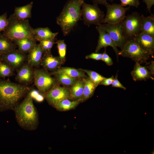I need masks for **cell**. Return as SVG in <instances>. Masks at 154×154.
<instances>
[{
	"label": "cell",
	"mask_w": 154,
	"mask_h": 154,
	"mask_svg": "<svg viewBox=\"0 0 154 154\" xmlns=\"http://www.w3.org/2000/svg\"><path fill=\"white\" fill-rule=\"evenodd\" d=\"M30 90L25 85L0 79V112L13 110Z\"/></svg>",
	"instance_id": "obj_1"
},
{
	"label": "cell",
	"mask_w": 154,
	"mask_h": 154,
	"mask_svg": "<svg viewBox=\"0 0 154 154\" xmlns=\"http://www.w3.org/2000/svg\"><path fill=\"white\" fill-rule=\"evenodd\" d=\"M33 99L29 92L24 100L13 110L19 126L25 130L30 131L36 130L39 123L38 113Z\"/></svg>",
	"instance_id": "obj_2"
},
{
	"label": "cell",
	"mask_w": 154,
	"mask_h": 154,
	"mask_svg": "<svg viewBox=\"0 0 154 154\" xmlns=\"http://www.w3.org/2000/svg\"><path fill=\"white\" fill-rule=\"evenodd\" d=\"M84 2L82 0H68L56 18V23L64 36L68 35L82 19L81 7Z\"/></svg>",
	"instance_id": "obj_3"
},
{
	"label": "cell",
	"mask_w": 154,
	"mask_h": 154,
	"mask_svg": "<svg viewBox=\"0 0 154 154\" xmlns=\"http://www.w3.org/2000/svg\"><path fill=\"white\" fill-rule=\"evenodd\" d=\"M8 25L3 34L12 41L25 37L35 39L34 29L28 19L21 20L16 18L13 15L8 19Z\"/></svg>",
	"instance_id": "obj_4"
},
{
	"label": "cell",
	"mask_w": 154,
	"mask_h": 154,
	"mask_svg": "<svg viewBox=\"0 0 154 154\" xmlns=\"http://www.w3.org/2000/svg\"><path fill=\"white\" fill-rule=\"evenodd\" d=\"M121 49L119 55L129 58L140 64L146 63L151 57L133 39H127Z\"/></svg>",
	"instance_id": "obj_5"
},
{
	"label": "cell",
	"mask_w": 154,
	"mask_h": 154,
	"mask_svg": "<svg viewBox=\"0 0 154 154\" xmlns=\"http://www.w3.org/2000/svg\"><path fill=\"white\" fill-rule=\"evenodd\" d=\"M82 7L81 17L84 25L89 27L92 25L98 26L102 23L105 14L98 5L88 4L84 1Z\"/></svg>",
	"instance_id": "obj_6"
},
{
	"label": "cell",
	"mask_w": 154,
	"mask_h": 154,
	"mask_svg": "<svg viewBox=\"0 0 154 154\" xmlns=\"http://www.w3.org/2000/svg\"><path fill=\"white\" fill-rule=\"evenodd\" d=\"M142 17L139 13L135 12L126 16L122 22L123 32L127 39H133L141 32Z\"/></svg>",
	"instance_id": "obj_7"
},
{
	"label": "cell",
	"mask_w": 154,
	"mask_h": 154,
	"mask_svg": "<svg viewBox=\"0 0 154 154\" xmlns=\"http://www.w3.org/2000/svg\"><path fill=\"white\" fill-rule=\"evenodd\" d=\"M105 6L107 12L102 24H116L123 21L126 17V12L130 7L129 6L124 7L121 4L114 3L110 4L108 3Z\"/></svg>",
	"instance_id": "obj_8"
},
{
	"label": "cell",
	"mask_w": 154,
	"mask_h": 154,
	"mask_svg": "<svg viewBox=\"0 0 154 154\" xmlns=\"http://www.w3.org/2000/svg\"><path fill=\"white\" fill-rule=\"evenodd\" d=\"M33 79L38 92L42 95L56 84L54 79L42 69H36L33 70Z\"/></svg>",
	"instance_id": "obj_9"
},
{
	"label": "cell",
	"mask_w": 154,
	"mask_h": 154,
	"mask_svg": "<svg viewBox=\"0 0 154 154\" xmlns=\"http://www.w3.org/2000/svg\"><path fill=\"white\" fill-rule=\"evenodd\" d=\"M122 22L116 24L105 23L100 25L109 35L117 47L121 49L127 40L123 32Z\"/></svg>",
	"instance_id": "obj_10"
},
{
	"label": "cell",
	"mask_w": 154,
	"mask_h": 154,
	"mask_svg": "<svg viewBox=\"0 0 154 154\" xmlns=\"http://www.w3.org/2000/svg\"><path fill=\"white\" fill-rule=\"evenodd\" d=\"M43 95L48 104L52 106L62 100L70 99L69 90L57 84Z\"/></svg>",
	"instance_id": "obj_11"
},
{
	"label": "cell",
	"mask_w": 154,
	"mask_h": 154,
	"mask_svg": "<svg viewBox=\"0 0 154 154\" xmlns=\"http://www.w3.org/2000/svg\"><path fill=\"white\" fill-rule=\"evenodd\" d=\"M27 58L25 53L16 49L0 56V59L8 64L13 69L21 67Z\"/></svg>",
	"instance_id": "obj_12"
},
{
	"label": "cell",
	"mask_w": 154,
	"mask_h": 154,
	"mask_svg": "<svg viewBox=\"0 0 154 154\" xmlns=\"http://www.w3.org/2000/svg\"><path fill=\"white\" fill-rule=\"evenodd\" d=\"M96 29L99 33V36L95 52H98L102 48L110 46L113 48L115 52L118 59L120 50H118L114 41L108 33L100 25L96 26Z\"/></svg>",
	"instance_id": "obj_13"
},
{
	"label": "cell",
	"mask_w": 154,
	"mask_h": 154,
	"mask_svg": "<svg viewBox=\"0 0 154 154\" xmlns=\"http://www.w3.org/2000/svg\"><path fill=\"white\" fill-rule=\"evenodd\" d=\"M145 51L153 57L154 53V36L141 32L133 39Z\"/></svg>",
	"instance_id": "obj_14"
},
{
	"label": "cell",
	"mask_w": 154,
	"mask_h": 154,
	"mask_svg": "<svg viewBox=\"0 0 154 154\" xmlns=\"http://www.w3.org/2000/svg\"><path fill=\"white\" fill-rule=\"evenodd\" d=\"M44 53L40 44H37L28 52L27 64L32 67L38 66L40 64Z\"/></svg>",
	"instance_id": "obj_15"
},
{
	"label": "cell",
	"mask_w": 154,
	"mask_h": 154,
	"mask_svg": "<svg viewBox=\"0 0 154 154\" xmlns=\"http://www.w3.org/2000/svg\"><path fill=\"white\" fill-rule=\"evenodd\" d=\"M16 80L20 83L28 84L33 78V70L28 64H23L18 70Z\"/></svg>",
	"instance_id": "obj_16"
},
{
	"label": "cell",
	"mask_w": 154,
	"mask_h": 154,
	"mask_svg": "<svg viewBox=\"0 0 154 154\" xmlns=\"http://www.w3.org/2000/svg\"><path fill=\"white\" fill-rule=\"evenodd\" d=\"M131 74L133 80L135 81L145 80L150 78L153 80L150 72L145 67L142 66L137 62H135L133 70Z\"/></svg>",
	"instance_id": "obj_17"
},
{
	"label": "cell",
	"mask_w": 154,
	"mask_h": 154,
	"mask_svg": "<svg viewBox=\"0 0 154 154\" xmlns=\"http://www.w3.org/2000/svg\"><path fill=\"white\" fill-rule=\"evenodd\" d=\"M44 54L40 64L45 69L53 70L59 68L62 60L59 57L54 56L51 53Z\"/></svg>",
	"instance_id": "obj_18"
},
{
	"label": "cell",
	"mask_w": 154,
	"mask_h": 154,
	"mask_svg": "<svg viewBox=\"0 0 154 154\" xmlns=\"http://www.w3.org/2000/svg\"><path fill=\"white\" fill-rule=\"evenodd\" d=\"M35 39L39 42L42 40L55 38L58 32L53 33L48 27L37 28L33 30Z\"/></svg>",
	"instance_id": "obj_19"
},
{
	"label": "cell",
	"mask_w": 154,
	"mask_h": 154,
	"mask_svg": "<svg viewBox=\"0 0 154 154\" xmlns=\"http://www.w3.org/2000/svg\"><path fill=\"white\" fill-rule=\"evenodd\" d=\"M84 86L83 80H77L70 90V99L72 100H80L83 96Z\"/></svg>",
	"instance_id": "obj_20"
},
{
	"label": "cell",
	"mask_w": 154,
	"mask_h": 154,
	"mask_svg": "<svg viewBox=\"0 0 154 154\" xmlns=\"http://www.w3.org/2000/svg\"><path fill=\"white\" fill-rule=\"evenodd\" d=\"M36 40L27 37L14 41L18 47V50L24 53L28 52L36 44Z\"/></svg>",
	"instance_id": "obj_21"
},
{
	"label": "cell",
	"mask_w": 154,
	"mask_h": 154,
	"mask_svg": "<svg viewBox=\"0 0 154 154\" xmlns=\"http://www.w3.org/2000/svg\"><path fill=\"white\" fill-rule=\"evenodd\" d=\"M33 2H31L25 5L15 7L13 15L17 19L25 20L31 17V9Z\"/></svg>",
	"instance_id": "obj_22"
},
{
	"label": "cell",
	"mask_w": 154,
	"mask_h": 154,
	"mask_svg": "<svg viewBox=\"0 0 154 154\" xmlns=\"http://www.w3.org/2000/svg\"><path fill=\"white\" fill-rule=\"evenodd\" d=\"M142 17L141 31L154 36V15L151 14L149 16L145 17L143 15Z\"/></svg>",
	"instance_id": "obj_23"
},
{
	"label": "cell",
	"mask_w": 154,
	"mask_h": 154,
	"mask_svg": "<svg viewBox=\"0 0 154 154\" xmlns=\"http://www.w3.org/2000/svg\"><path fill=\"white\" fill-rule=\"evenodd\" d=\"M69 99L62 100L55 104L53 107L59 111H67L74 109L82 102L80 100H71Z\"/></svg>",
	"instance_id": "obj_24"
},
{
	"label": "cell",
	"mask_w": 154,
	"mask_h": 154,
	"mask_svg": "<svg viewBox=\"0 0 154 154\" xmlns=\"http://www.w3.org/2000/svg\"><path fill=\"white\" fill-rule=\"evenodd\" d=\"M62 73L72 78H77L80 77H85L86 76L84 72L79 69L74 68L64 67L59 68L52 73L53 74Z\"/></svg>",
	"instance_id": "obj_25"
},
{
	"label": "cell",
	"mask_w": 154,
	"mask_h": 154,
	"mask_svg": "<svg viewBox=\"0 0 154 154\" xmlns=\"http://www.w3.org/2000/svg\"><path fill=\"white\" fill-rule=\"evenodd\" d=\"M83 80L84 82V86L83 95L81 99L82 102L92 97L97 87L89 78H84Z\"/></svg>",
	"instance_id": "obj_26"
},
{
	"label": "cell",
	"mask_w": 154,
	"mask_h": 154,
	"mask_svg": "<svg viewBox=\"0 0 154 154\" xmlns=\"http://www.w3.org/2000/svg\"><path fill=\"white\" fill-rule=\"evenodd\" d=\"M15 44L13 41L3 34L0 33V54L1 55L15 49Z\"/></svg>",
	"instance_id": "obj_27"
},
{
	"label": "cell",
	"mask_w": 154,
	"mask_h": 154,
	"mask_svg": "<svg viewBox=\"0 0 154 154\" xmlns=\"http://www.w3.org/2000/svg\"><path fill=\"white\" fill-rule=\"evenodd\" d=\"M54 75L57 81L59 83L66 86L73 85L76 82V78L70 77L66 74L58 73Z\"/></svg>",
	"instance_id": "obj_28"
},
{
	"label": "cell",
	"mask_w": 154,
	"mask_h": 154,
	"mask_svg": "<svg viewBox=\"0 0 154 154\" xmlns=\"http://www.w3.org/2000/svg\"><path fill=\"white\" fill-rule=\"evenodd\" d=\"M79 69L86 73L89 78L97 86L106 78L94 71L81 68Z\"/></svg>",
	"instance_id": "obj_29"
},
{
	"label": "cell",
	"mask_w": 154,
	"mask_h": 154,
	"mask_svg": "<svg viewBox=\"0 0 154 154\" xmlns=\"http://www.w3.org/2000/svg\"><path fill=\"white\" fill-rule=\"evenodd\" d=\"M13 69L8 64L0 59V77L5 78L13 74Z\"/></svg>",
	"instance_id": "obj_30"
},
{
	"label": "cell",
	"mask_w": 154,
	"mask_h": 154,
	"mask_svg": "<svg viewBox=\"0 0 154 154\" xmlns=\"http://www.w3.org/2000/svg\"><path fill=\"white\" fill-rule=\"evenodd\" d=\"M55 38L49 40H44L40 41V45L44 52V54L51 53V49L54 45L56 43Z\"/></svg>",
	"instance_id": "obj_31"
},
{
	"label": "cell",
	"mask_w": 154,
	"mask_h": 154,
	"mask_svg": "<svg viewBox=\"0 0 154 154\" xmlns=\"http://www.w3.org/2000/svg\"><path fill=\"white\" fill-rule=\"evenodd\" d=\"M56 43L57 44L59 58L62 60H64L65 58L66 50V46L64 40H57Z\"/></svg>",
	"instance_id": "obj_32"
},
{
	"label": "cell",
	"mask_w": 154,
	"mask_h": 154,
	"mask_svg": "<svg viewBox=\"0 0 154 154\" xmlns=\"http://www.w3.org/2000/svg\"><path fill=\"white\" fill-rule=\"evenodd\" d=\"M111 2H113L114 0H107ZM121 5L123 7L128 5L129 6L138 7L139 5L140 2L139 0H120Z\"/></svg>",
	"instance_id": "obj_33"
},
{
	"label": "cell",
	"mask_w": 154,
	"mask_h": 154,
	"mask_svg": "<svg viewBox=\"0 0 154 154\" xmlns=\"http://www.w3.org/2000/svg\"><path fill=\"white\" fill-rule=\"evenodd\" d=\"M7 13L0 15V33L2 31H4L7 27L9 20L7 17Z\"/></svg>",
	"instance_id": "obj_34"
},
{
	"label": "cell",
	"mask_w": 154,
	"mask_h": 154,
	"mask_svg": "<svg viewBox=\"0 0 154 154\" xmlns=\"http://www.w3.org/2000/svg\"><path fill=\"white\" fill-rule=\"evenodd\" d=\"M29 93L33 99H35L38 102L42 101L44 99V97L43 95L38 92L35 90H31Z\"/></svg>",
	"instance_id": "obj_35"
},
{
	"label": "cell",
	"mask_w": 154,
	"mask_h": 154,
	"mask_svg": "<svg viewBox=\"0 0 154 154\" xmlns=\"http://www.w3.org/2000/svg\"><path fill=\"white\" fill-rule=\"evenodd\" d=\"M102 60L108 66H110L113 64V62L112 58L106 52V48L104 52L102 53Z\"/></svg>",
	"instance_id": "obj_36"
},
{
	"label": "cell",
	"mask_w": 154,
	"mask_h": 154,
	"mask_svg": "<svg viewBox=\"0 0 154 154\" xmlns=\"http://www.w3.org/2000/svg\"><path fill=\"white\" fill-rule=\"evenodd\" d=\"M102 53L93 52L86 56V59H93L96 60H102Z\"/></svg>",
	"instance_id": "obj_37"
},
{
	"label": "cell",
	"mask_w": 154,
	"mask_h": 154,
	"mask_svg": "<svg viewBox=\"0 0 154 154\" xmlns=\"http://www.w3.org/2000/svg\"><path fill=\"white\" fill-rule=\"evenodd\" d=\"M117 75L112 84V87H117L121 88L124 90L126 89V88L119 81L117 78Z\"/></svg>",
	"instance_id": "obj_38"
},
{
	"label": "cell",
	"mask_w": 154,
	"mask_h": 154,
	"mask_svg": "<svg viewBox=\"0 0 154 154\" xmlns=\"http://www.w3.org/2000/svg\"><path fill=\"white\" fill-rule=\"evenodd\" d=\"M114 78L113 76L109 78H106L99 85L107 86L112 84Z\"/></svg>",
	"instance_id": "obj_39"
},
{
	"label": "cell",
	"mask_w": 154,
	"mask_h": 154,
	"mask_svg": "<svg viewBox=\"0 0 154 154\" xmlns=\"http://www.w3.org/2000/svg\"><path fill=\"white\" fill-rule=\"evenodd\" d=\"M147 6V9L149 13H151V9L152 6L154 5V0H143Z\"/></svg>",
	"instance_id": "obj_40"
},
{
	"label": "cell",
	"mask_w": 154,
	"mask_h": 154,
	"mask_svg": "<svg viewBox=\"0 0 154 154\" xmlns=\"http://www.w3.org/2000/svg\"><path fill=\"white\" fill-rule=\"evenodd\" d=\"M147 69L150 72L152 76L154 77V62L152 61L150 63L147 64L146 67Z\"/></svg>",
	"instance_id": "obj_41"
},
{
	"label": "cell",
	"mask_w": 154,
	"mask_h": 154,
	"mask_svg": "<svg viewBox=\"0 0 154 154\" xmlns=\"http://www.w3.org/2000/svg\"><path fill=\"white\" fill-rule=\"evenodd\" d=\"M84 1L85 0H82ZM93 2V4L98 5L101 4L105 6L108 3L107 0H91Z\"/></svg>",
	"instance_id": "obj_42"
},
{
	"label": "cell",
	"mask_w": 154,
	"mask_h": 154,
	"mask_svg": "<svg viewBox=\"0 0 154 154\" xmlns=\"http://www.w3.org/2000/svg\"><path fill=\"white\" fill-rule=\"evenodd\" d=\"M0 55H1V54H0Z\"/></svg>",
	"instance_id": "obj_43"
}]
</instances>
